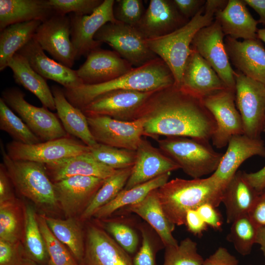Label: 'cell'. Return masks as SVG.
Listing matches in <instances>:
<instances>
[{"label": "cell", "instance_id": "cell-1", "mask_svg": "<svg viewBox=\"0 0 265 265\" xmlns=\"http://www.w3.org/2000/svg\"><path fill=\"white\" fill-rule=\"evenodd\" d=\"M143 123V135L182 136L209 142L216 129L214 118L202 99L173 85L154 91L135 119Z\"/></svg>", "mask_w": 265, "mask_h": 265}, {"label": "cell", "instance_id": "cell-2", "mask_svg": "<svg viewBox=\"0 0 265 265\" xmlns=\"http://www.w3.org/2000/svg\"><path fill=\"white\" fill-rule=\"evenodd\" d=\"M225 186L211 175L206 178H176L157 189L163 212L175 226L185 225L187 212L209 203L215 207L222 203Z\"/></svg>", "mask_w": 265, "mask_h": 265}, {"label": "cell", "instance_id": "cell-3", "mask_svg": "<svg viewBox=\"0 0 265 265\" xmlns=\"http://www.w3.org/2000/svg\"><path fill=\"white\" fill-rule=\"evenodd\" d=\"M174 76L164 61L158 57L143 66L133 68L130 71L114 80L94 85L82 84L72 89H65L68 101L81 109L95 98L116 90L152 92L173 85Z\"/></svg>", "mask_w": 265, "mask_h": 265}, {"label": "cell", "instance_id": "cell-4", "mask_svg": "<svg viewBox=\"0 0 265 265\" xmlns=\"http://www.w3.org/2000/svg\"><path fill=\"white\" fill-rule=\"evenodd\" d=\"M216 11L205 5L185 26L167 35L146 39L148 47L163 60L171 71L175 84L180 85L191 45L196 33L214 21Z\"/></svg>", "mask_w": 265, "mask_h": 265}, {"label": "cell", "instance_id": "cell-5", "mask_svg": "<svg viewBox=\"0 0 265 265\" xmlns=\"http://www.w3.org/2000/svg\"><path fill=\"white\" fill-rule=\"evenodd\" d=\"M0 145L2 163L16 190L41 209L53 210L59 207L54 184L45 165L14 160L7 155L1 140Z\"/></svg>", "mask_w": 265, "mask_h": 265}, {"label": "cell", "instance_id": "cell-6", "mask_svg": "<svg viewBox=\"0 0 265 265\" xmlns=\"http://www.w3.org/2000/svg\"><path fill=\"white\" fill-rule=\"evenodd\" d=\"M157 141L159 149L193 179L213 173L223 155L209 142L192 138L172 136Z\"/></svg>", "mask_w": 265, "mask_h": 265}, {"label": "cell", "instance_id": "cell-7", "mask_svg": "<svg viewBox=\"0 0 265 265\" xmlns=\"http://www.w3.org/2000/svg\"><path fill=\"white\" fill-rule=\"evenodd\" d=\"M94 39L108 44L134 68L159 57L148 47L146 39L134 26L119 22L104 25Z\"/></svg>", "mask_w": 265, "mask_h": 265}, {"label": "cell", "instance_id": "cell-8", "mask_svg": "<svg viewBox=\"0 0 265 265\" xmlns=\"http://www.w3.org/2000/svg\"><path fill=\"white\" fill-rule=\"evenodd\" d=\"M1 98L42 142L70 135L57 115L44 106L37 107L28 103L19 89L6 88Z\"/></svg>", "mask_w": 265, "mask_h": 265}, {"label": "cell", "instance_id": "cell-9", "mask_svg": "<svg viewBox=\"0 0 265 265\" xmlns=\"http://www.w3.org/2000/svg\"><path fill=\"white\" fill-rule=\"evenodd\" d=\"M235 103L244 134L260 138L265 122V86L235 70Z\"/></svg>", "mask_w": 265, "mask_h": 265}, {"label": "cell", "instance_id": "cell-10", "mask_svg": "<svg viewBox=\"0 0 265 265\" xmlns=\"http://www.w3.org/2000/svg\"><path fill=\"white\" fill-rule=\"evenodd\" d=\"M202 100L215 122L216 129L211 138L214 147L222 148L233 136L244 134L241 118L235 103V89L225 88Z\"/></svg>", "mask_w": 265, "mask_h": 265}, {"label": "cell", "instance_id": "cell-11", "mask_svg": "<svg viewBox=\"0 0 265 265\" xmlns=\"http://www.w3.org/2000/svg\"><path fill=\"white\" fill-rule=\"evenodd\" d=\"M5 147L7 155L14 160L44 164L90 151V147L70 135L33 144L13 140L7 143Z\"/></svg>", "mask_w": 265, "mask_h": 265}, {"label": "cell", "instance_id": "cell-12", "mask_svg": "<svg viewBox=\"0 0 265 265\" xmlns=\"http://www.w3.org/2000/svg\"><path fill=\"white\" fill-rule=\"evenodd\" d=\"M224 36L220 24L214 20L196 33L191 48L210 64L227 87L235 89V70L226 52Z\"/></svg>", "mask_w": 265, "mask_h": 265}, {"label": "cell", "instance_id": "cell-13", "mask_svg": "<svg viewBox=\"0 0 265 265\" xmlns=\"http://www.w3.org/2000/svg\"><path fill=\"white\" fill-rule=\"evenodd\" d=\"M90 132L98 143L136 151L143 135L140 119L125 121L104 115L86 116Z\"/></svg>", "mask_w": 265, "mask_h": 265}, {"label": "cell", "instance_id": "cell-14", "mask_svg": "<svg viewBox=\"0 0 265 265\" xmlns=\"http://www.w3.org/2000/svg\"><path fill=\"white\" fill-rule=\"evenodd\" d=\"M154 92L113 90L99 96L80 110L86 116L104 115L118 120L132 121Z\"/></svg>", "mask_w": 265, "mask_h": 265}, {"label": "cell", "instance_id": "cell-15", "mask_svg": "<svg viewBox=\"0 0 265 265\" xmlns=\"http://www.w3.org/2000/svg\"><path fill=\"white\" fill-rule=\"evenodd\" d=\"M71 30L70 17L54 14L41 24L33 38L58 62L71 68L77 59Z\"/></svg>", "mask_w": 265, "mask_h": 265}, {"label": "cell", "instance_id": "cell-16", "mask_svg": "<svg viewBox=\"0 0 265 265\" xmlns=\"http://www.w3.org/2000/svg\"><path fill=\"white\" fill-rule=\"evenodd\" d=\"M114 0H104L102 3L91 14L70 15L71 39L74 47L76 59L86 56L103 44L94 38L98 31L108 23L118 22L114 18Z\"/></svg>", "mask_w": 265, "mask_h": 265}, {"label": "cell", "instance_id": "cell-17", "mask_svg": "<svg viewBox=\"0 0 265 265\" xmlns=\"http://www.w3.org/2000/svg\"><path fill=\"white\" fill-rule=\"evenodd\" d=\"M82 265H134L130 255L99 224L87 225Z\"/></svg>", "mask_w": 265, "mask_h": 265}, {"label": "cell", "instance_id": "cell-18", "mask_svg": "<svg viewBox=\"0 0 265 265\" xmlns=\"http://www.w3.org/2000/svg\"><path fill=\"white\" fill-rule=\"evenodd\" d=\"M105 180L75 176L53 183L59 208L66 218L81 215Z\"/></svg>", "mask_w": 265, "mask_h": 265}, {"label": "cell", "instance_id": "cell-19", "mask_svg": "<svg viewBox=\"0 0 265 265\" xmlns=\"http://www.w3.org/2000/svg\"><path fill=\"white\" fill-rule=\"evenodd\" d=\"M133 68L114 51L98 48L88 54L76 72L83 84L94 85L118 78Z\"/></svg>", "mask_w": 265, "mask_h": 265}, {"label": "cell", "instance_id": "cell-20", "mask_svg": "<svg viewBox=\"0 0 265 265\" xmlns=\"http://www.w3.org/2000/svg\"><path fill=\"white\" fill-rule=\"evenodd\" d=\"M189 21L181 14L173 0H150L134 27L146 39H149L170 34Z\"/></svg>", "mask_w": 265, "mask_h": 265}, {"label": "cell", "instance_id": "cell-21", "mask_svg": "<svg viewBox=\"0 0 265 265\" xmlns=\"http://www.w3.org/2000/svg\"><path fill=\"white\" fill-rule=\"evenodd\" d=\"M178 169L180 167L173 160L142 138L136 150L135 162L124 189L132 188Z\"/></svg>", "mask_w": 265, "mask_h": 265}, {"label": "cell", "instance_id": "cell-22", "mask_svg": "<svg viewBox=\"0 0 265 265\" xmlns=\"http://www.w3.org/2000/svg\"><path fill=\"white\" fill-rule=\"evenodd\" d=\"M261 41H239L229 36L224 40L230 61L237 70L265 86V48Z\"/></svg>", "mask_w": 265, "mask_h": 265}, {"label": "cell", "instance_id": "cell-23", "mask_svg": "<svg viewBox=\"0 0 265 265\" xmlns=\"http://www.w3.org/2000/svg\"><path fill=\"white\" fill-rule=\"evenodd\" d=\"M179 87L201 99L228 87L210 64L193 49L185 64Z\"/></svg>", "mask_w": 265, "mask_h": 265}, {"label": "cell", "instance_id": "cell-24", "mask_svg": "<svg viewBox=\"0 0 265 265\" xmlns=\"http://www.w3.org/2000/svg\"><path fill=\"white\" fill-rule=\"evenodd\" d=\"M27 60L32 69L45 79L61 84L65 89H72L82 84L76 70L49 57L33 38L17 52Z\"/></svg>", "mask_w": 265, "mask_h": 265}, {"label": "cell", "instance_id": "cell-25", "mask_svg": "<svg viewBox=\"0 0 265 265\" xmlns=\"http://www.w3.org/2000/svg\"><path fill=\"white\" fill-rule=\"evenodd\" d=\"M256 156L265 158V145L261 137L252 138L244 134L234 135L229 140L217 168L212 175L226 186L240 165Z\"/></svg>", "mask_w": 265, "mask_h": 265}, {"label": "cell", "instance_id": "cell-26", "mask_svg": "<svg viewBox=\"0 0 265 265\" xmlns=\"http://www.w3.org/2000/svg\"><path fill=\"white\" fill-rule=\"evenodd\" d=\"M44 165L53 183L75 176H91L106 180L117 170L96 159L90 151Z\"/></svg>", "mask_w": 265, "mask_h": 265}, {"label": "cell", "instance_id": "cell-27", "mask_svg": "<svg viewBox=\"0 0 265 265\" xmlns=\"http://www.w3.org/2000/svg\"><path fill=\"white\" fill-rule=\"evenodd\" d=\"M244 0H228L226 7L214 15L225 36L243 40L257 37L258 20L249 12Z\"/></svg>", "mask_w": 265, "mask_h": 265}, {"label": "cell", "instance_id": "cell-28", "mask_svg": "<svg viewBox=\"0 0 265 265\" xmlns=\"http://www.w3.org/2000/svg\"><path fill=\"white\" fill-rule=\"evenodd\" d=\"M157 189L151 191L139 202L121 209L122 211L134 213L144 219L157 233L164 247L177 245L179 243L172 234L175 226L165 214Z\"/></svg>", "mask_w": 265, "mask_h": 265}, {"label": "cell", "instance_id": "cell-29", "mask_svg": "<svg viewBox=\"0 0 265 265\" xmlns=\"http://www.w3.org/2000/svg\"><path fill=\"white\" fill-rule=\"evenodd\" d=\"M238 170L226 185L222 202L226 209V221L231 224L238 217L248 214L260 195Z\"/></svg>", "mask_w": 265, "mask_h": 265}, {"label": "cell", "instance_id": "cell-30", "mask_svg": "<svg viewBox=\"0 0 265 265\" xmlns=\"http://www.w3.org/2000/svg\"><path fill=\"white\" fill-rule=\"evenodd\" d=\"M54 14L48 0H0V30L16 23L43 22Z\"/></svg>", "mask_w": 265, "mask_h": 265}, {"label": "cell", "instance_id": "cell-31", "mask_svg": "<svg viewBox=\"0 0 265 265\" xmlns=\"http://www.w3.org/2000/svg\"><path fill=\"white\" fill-rule=\"evenodd\" d=\"M57 115L66 132L80 139L90 148L98 143L89 128L86 116L82 111L73 106L67 99L63 89L57 85L52 86Z\"/></svg>", "mask_w": 265, "mask_h": 265}, {"label": "cell", "instance_id": "cell-32", "mask_svg": "<svg viewBox=\"0 0 265 265\" xmlns=\"http://www.w3.org/2000/svg\"><path fill=\"white\" fill-rule=\"evenodd\" d=\"M7 66L13 72L15 81L33 94L43 106L56 109L54 98L45 79L35 71L24 56L15 53L9 60Z\"/></svg>", "mask_w": 265, "mask_h": 265}, {"label": "cell", "instance_id": "cell-33", "mask_svg": "<svg viewBox=\"0 0 265 265\" xmlns=\"http://www.w3.org/2000/svg\"><path fill=\"white\" fill-rule=\"evenodd\" d=\"M42 21L33 20L9 25L0 31V71L7 67L9 60L31 40Z\"/></svg>", "mask_w": 265, "mask_h": 265}, {"label": "cell", "instance_id": "cell-34", "mask_svg": "<svg viewBox=\"0 0 265 265\" xmlns=\"http://www.w3.org/2000/svg\"><path fill=\"white\" fill-rule=\"evenodd\" d=\"M54 236L67 247L78 263L82 265L85 249L84 233L76 217L65 219L55 218L42 214Z\"/></svg>", "mask_w": 265, "mask_h": 265}, {"label": "cell", "instance_id": "cell-35", "mask_svg": "<svg viewBox=\"0 0 265 265\" xmlns=\"http://www.w3.org/2000/svg\"><path fill=\"white\" fill-rule=\"evenodd\" d=\"M171 172L129 189H123L111 201L100 209L94 215L96 219H106L115 212L142 200L151 191L159 188L167 182Z\"/></svg>", "mask_w": 265, "mask_h": 265}, {"label": "cell", "instance_id": "cell-36", "mask_svg": "<svg viewBox=\"0 0 265 265\" xmlns=\"http://www.w3.org/2000/svg\"><path fill=\"white\" fill-rule=\"evenodd\" d=\"M132 167L117 170L105 180L89 204L79 216L80 221L89 220L100 209L117 196L124 188L131 175Z\"/></svg>", "mask_w": 265, "mask_h": 265}, {"label": "cell", "instance_id": "cell-37", "mask_svg": "<svg viewBox=\"0 0 265 265\" xmlns=\"http://www.w3.org/2000/svg\"><path fill=\"white\" fill-rule=\"evenodd\" d=\"M25 229L23 243L27 257L39 265H48L49 257L38 221L31 205H25Z\"/></svg>", "mask_w": 265, "mask_h": 265}, {"label": "cell", "instance_id": "cell-38", "mask_svg": "<svg viewBox=\"0 0 265 265\" xmlns=\"http://www.w3.org/2000/svg\"><path fill=\"white\" fill-rule=\"evenodd\" d=\"M17 198L0 203V239L23 242L25 206Z\"/></svg>", "mask_w": 265, "mask_h": 265}, {"label": "cell", "instance_id": "cell-39", "mask_svg": "<svg viewBox=\"0 0 265 265\" xmlns=\"http://www.w3.org/2000/svg\"><path fill=\"white\" fill-rule=\"evenodd\" d=\"M0 129L18 142L33 144L42 142L1 98H0Z\"/></svg>", "mask_w": 265, "mask_h": 265}, {"label": "cell", "instance_id": "cell-40", "mask_svg": "<svg viewBox=\"0 0 265 265\" xmlns=\"http://www.w3.org/2000/svg\"><path fill=\"white\" fill-rule=\"evenodd\" d=\"M227 239L232 242L237 251L242 256L249 255L256 243L258 228L248 214L240 216L231 223Z\"/></svg>", "mask_w": 265, "mask_h": 265}, {"label": "cell", "instance_id": "cell-41", "mask_svg": "<svg viewBox=\"0 0 265 265\" xmlns=\"http://www.w3.org/2000/svg\"><path fill=\"white\" fill-rule=\"evenodd\" d=\"M37 217L48 254V265H82L52 233L42 214L38 215Z\"/></svg>", "mask_w": 265, "mask_h": 265}, {"label": "cell", "instance_id": "cell-42", "mask_svg": "<svg viewBox=\"0 0 265 265\" xmlns=\"http://www.w3.org/2000/svg\"><path fill=\"white\" fill-rule=\"evenodd\" d=\"M90 152L96 159L115 170L133 166L136 158V151L100 143L90 148Z\"/></svg>", "mask_w": 265, "mask_h": 265}, {"label": "cell", "instance_id": "cell-43", "mask_svg": "<svg viewBox=\"0 0 265 265\" xmlns=\"http://www.w3.org/2000/svg\"><path fill=\"white\" fill-rule=\"evenodd\" d=\"M162 265H203L204 259L198 253L197 244L189 238L176 246L165 247Z\"/></svg>", "mask_w": 265, "mask_h": 265}, {"label": "cell", "instance_id": "cell-44", "mask_svg": "<svg viewBox=\"0 0 265 265\" xmlns=\"http://www.w3.org/2000/svg\"><path fill=\"white\" fill-rule=\"evenodd\" d=\"M101 226L130 255L137 251L138 236L134 229L128 223L116 219H103Z\"/></svg>", "mask_w": 265, "mask_h": 265}, {"label": "cell", "instance_id": "cell-45", "mask_svg": "<svg viewBox=\"0 0 265 265\" xmlns=\"http://www.w3.org/2000/svg\"><path fill=\"white\" fill-rule=\"evenodd\" d=\"M55 14L66 15L73 12L78 15L92 14L104 0H48Z\"/></svg>", "mask_w": 265, "mask_h": 265}, {"label": "cell", "instance_id": "cell-46", "mask_svg": "<svg viewBox=\"0 0 265 265\" xmlns=\"http://www.w3.org/2000/svg\"><path fill=\"white\" fill-rule=\"evenodd\" d=\"M145 11L141 0H116L113 6L115 19L133 26L137 24Z\"/></svg>", "mask_w": 265, "mask_h": 265}, {"label": "cell", "instance_id": "cell-47", "mask_svg": "<svg viewBox=\"0 0 265 265\" xmlns=\"http://www.w3.org/2000/svg\"><path fill=\"white\" fill-rule=\"evenodd\" d=\"M142 241L139 249L133 258L134 265H157L156 254L160 249L157 243H155L154 237L150 229L145 224L139 226Z\"/></svg>", "mask_w": 265, "mask_h": 265}, {"label": "cell", "instance_id": "cell-48", "mask_svg": "<svg viewBox=\"0 0 265 265\" xmlns=\"http://www.w3.org/2000/svg\"><path fill=\"white\" fill-rule=\"evenodd\" d=\"M26 256L22 242L0 239V265H20Z\"/></svg>", "mask_w": 265, "mask_h": 265}, {"label": "cell", "instance_id": "cell-49", "mask_svg": "<svg viewBox=\"0 0 265 265\" xmlns=\"http://www.w3.org/2000/svg\"><path fill=\"white\" fill-rule=\"evenodd\" d=\"M196 211L208 226L216 230H220L223 219L216 207L206 203L199 206Z\"/></svg>", "mask_w": 265, "mask_h": 265}, {"label": "cell", "instance_id": "cell-50", "mask_svg": "<svg viewBox=\"0 0 265 265\" xmlns=\"http://www.w3.org/2000/svg\"><path fill=\"white\" fill-rule=\"evenodd\" d=\"M237 259L225 248L219 247L204 260L203 265H238Z\"/></svg>", "mask_w": 265, "mask_h": 265}, {"label": "cell", "instance_id": "cell-51", "mask_svg": "<svg viewBox=\"0 0 265 265\" xmlns=\"http://www.w3.org/2000/svg\"><path fill=\"white\" fill-rule=\"evenodd\" d=\"M185 225L189 232L199 237L202 236L208 229V225L196 210H190L187 212Z\"/></svg>", "mask_w": 265, "mask_h": 265}, {"label": "cell", "instance_id": "cell-52", "mask_svg": "<svg viewBox=\"0 0 265 265\" xmlns=\"http://www.w3.org/2000/svg\"><path fill=\"white\" fill-rule=\"evenodd\" d=\"M181 14L190 20L205 5V0H173Z\"/></svg>", "mask_w": 265, "mask_h": 265}, {"label": "cell", "instance_id": "cell-53", "mask_svg": "<svg viewBox=\"0 0 265 265\" xmlns=\"http://www.w3.org/2000/svg\"><path fill=\"white\" fill-rule=\"evenodd\" d=\"M248 215L258 228L265 227V191L260 194Z\"/></svg>", "mask_w": 265, "mask_h": 265}, {"label": "cell", "instance_id": "cell-54", "mask_svg": "<svg viewBox=\"0 0 265 265\" xmlns=\"http://www.w3.org/2000/svg\"><path fill=\"white\" fill-rule=\"evenodd\" d=\"M13 184L2 163L0 164V203L15 198L12 188Z\"/></svg>", "mask_w": 265, "mask_h": 265}, {"label": "cell", "instance_id": "cell-55", "mask_svg": "<svg viewBox=\"0 0 265 265\" xmlns=\"http://www.w3.org/2000/svg\"><path fill=\"white\" fill-rule=\"evenodd\" d=\"M244 177L250 185L259 193L265 189V166L259 171L253 173L244 172Z\"/></svg>", "mask_w": 265, "mask_h": 265}, {"label": "cell", "instance_id": "cell-56", "mask_svg": "<svg viewBox=\"0 0 265 265\" xmlns=\"http://www.w3.org/2000/svg\"><path fill=\"white\" fill-rule=\"evenodd\" d=\"M246 5L253 8L259 15V24L265 25V0H244Z\"/></svg>", "mask_w": 265, "mask_h": 265}, {"label": "cell", "instance_id": "cell-57", "mask_svg": "<svg viewBox=\"0 0 265 265\" xmlns=\"http://www.w3.org/2000/svg\"><path fill=\"white\" fill-rule=\"evenodd\" d=\"M256 243L260 245L261 249L265 256V227L258 229Z\"/></svg>", "mask_w": 265, "mask_h": 265}, {"label": "cell", "instance_id": "cell-58", "mask_svg": "<svg viewBox=\"0 0 265 265\" xmlns=\"http://www.w3.org/2000/svg\"><path fill=\"white\" fill-rule=\"evenodd\" d=\"M257 34L258 38L265 43V28L258 29Z\"/></svg>", "mask_w": 265, "mask_h": 265}, {"label": "cell", "instance_id": "cell-59", "mask_svg": "<svg viewBox=\"0 0 265 265\" xmlns=\"http://www.w3.org/2000/svg\"><path fill=\"white\" fill-rule=\"evenodd\" d=\"M20 265H39L35 262L29 259L26 255Z\"/></svg>", "mask_w": 265, "mask_h": 265}, {"label": "cell", "instance_id": "cell-60", "mask_svg": "<svg viewBox=\"0 0 265 265\" xmlns=\"http://www.w3.org/2000/svg\"><path fill=\"white\" fill-rule=\"evenodd\" d=\"M263 132H265V124H264V127Z\"/></svg>", "mask_w": 265, "mask_h": 265}, {"label": "cell", "instance_id": "cell-61", "mask_svg": "<svg viewBox=\"0 0 265 265\" xmlns=\"http://www.w3.org/2000/svg\"><path fill=\"white\" fill-rule=\"evenodd\" d=\"M264 191H265V189L264 190Z\"/></svg>", "mask_w": 265, "mask_h": 265}]
</instances>
